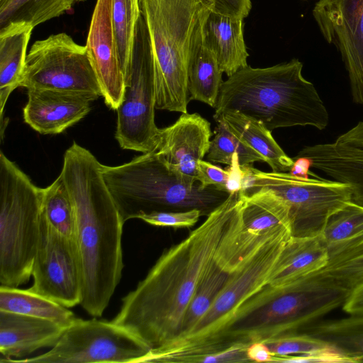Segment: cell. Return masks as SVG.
<instances>
[{
	"mask_svg": "<svg viewBox=\"0 0 363 363\" xmlns=\"http://www.w3.org/2000/svg\"><path fill=\"white\" fill-rule=\"evenodd\" d=\"M85 0H9L0 7V30L11 25L33 28L70 11Z\"/></svg>",
	"mask_w": 363,
	"mask_h": 363,
	"instance_id": "obj_29",
	"label": "cell"
},
{
	"mask_svg": "<svg viewBox=\"0 0 363 363\" xmlns=\"http://www.w3.org/2000/svg\"><path fill=\"white\" fill-rule=\"evenodd\" d=\"M294 162L289 170V173L292 175L308 178L309 175L318 177L317 175L310 172V167H312L311 160L306 157H295Z\"/></svg>",
	"mask_w": 363,
	"mask_h": 363,
	"instance_id": "obj_43",
	"label": "cell"
},
{
	"mask_svg": "<svg viewBox=\"0 0 363 363\" xmlns=\"http://www.w3.org/2000/svg\"><path fill=\"white\" fill-rule=\"evenodd\" d=\"M240 202V191L229 194L199 227L164 250L135 289L122 298L112 322L150 350L173 342L181 333L186 308L214 262Z\"/></svg>",
	"mask_w": 363,
	"mask_h": 363,
	"instance_id": "obj_1",
	"label": "cell"
},
{
	"mask_svg": "<svg viewBox=\"0 0 363 363\" xmlns=\"http://www.w3.org/2000/svg\"><path fill=\"white\" fill-rule=\"evenodd\" d=\"M223 73L215 55L205 41L203 28L194 43L188 67L189 99L205 103L215 108L223 82Z\"/></svg>",
	"mask_w": 363,
	"mask_h": 363,
	"instance_id": "obj_26",
	"label": "cell"
},
{
	"mask_svg": "<svg viewBox=\"0 0 363 363\" xmlns=\"http://www.w3.org/2000/svg\"><path fill=\"white\" fill-rule=\"evenodd\" d=\"M211 11L239 18H245L252 9L251 0H202Z\"/></svg>",
	"mask_w": 363,
	"mask_h": 363,
	"instance_id": "obj_39",
	"label": "cell"
},
{
	"mask_svg": "<svg viewBox=\"0 0 363 363\" xmlns=\"http://www.w3.org/2000/svg\"><path fill=\"white\" fill-rule=\"evenodd\" d=\"M291 230L285 228L267 242L241 268L230 274L210 309L185 337L152 350L149 362H195L220 349V341L247 301L269 283Z\"/></svg>",
	"mask_w": 363,
	"mask_h": 363,
	"instance_id": "obj_6",
	"label": "cell"
},
{
	"mask_svg": "<svg viewBox=\"0 0 363 363\" xmlns=\"http://www.w3.org/2000/svg\"><path fill=\"white\" fill-rule=\"evenodd\" d=\"M314 274L331 279L350 291L363 282V235L329 252L327 265Z\"/></svg>",
	"mask_w": 363,
	"mask_h": 363,
	"instance_id": "obj_31",
	"label": "cell"
},
{
	"mask_svg": "<svg viewBox=\"0 0 363 363\" xmlns=\"http://www.w3.org/2000/svg\"><path fill=\"white\" fill-rule=\"evenodd\" d=\"M250 344L244 342H235L230 345L213 353L206 354L199 359L201 363H237L250 362L246 353Z\"/></svg>",
	"mask_w": 363,
	"mask_h": 363,
	"instance_id": "obj_38",
	"label": "cell"
},
{
	"mask_svg": "<svg viewBox=\"0 0 363 363\" xmlns=\"http://www.w3.org/2000/svg\"><path fill=\"white\" fill-rule=\"evenodd\" d=\"M296 157L309 158L313 168L349 184L352 201L363 206V148L335 141L306 146Z\"/></svg>",
	"mask_w": 363,
	"mask_h": 363,
	"instance_id": "obj_20",
	"label": "cell"
},
{
	"mask_svg": "<svg viewBox=\"0 0 363 363\" xmlns=\"http://www.w3.org/2000/svg\"><path fill=\"white\" fill-rule=\"evenodd\" d=\"M102 166L74 142L65 151L60 174L76 217V242L82 277L80 305L101 317L119 284L123 269V222L106 184Z\"/></svg>",
	"mask_w": 363,
	"mask_h": 363,
	"instance_id": "obj_2",
	"label": "cell"
},
{
	"mask_svg": "<svg viewBox=\"0 0 363 363\" xmlns=\"http://www.w3.org/2000/svg\"><path fill=\"white\" fill-rule=\"evenodd\" d=\"M262 342L274 357L273 362H350L330 343L306 333L284 334Z\"/></svg>",
	"mask_w": 363,
	"mask_h": 363,
	"instance_id": "obj_25",
	"label": "cell"
},
{
	"mask_svg": "<svg viewBox=\"0 0 363 363\" xmlns=\"http://www.w3.org/2000/svg\"><path fill=\"white\" fill-rule=\"evenodd\" d=\"M9 0H0V7L6 4Z\"/></svg>",
	"mask_w": 363,
	"mask_h": 363,
	"instance_id": "obj_44",
	"label": "cell"
},
{
	"mask_svg": "<svg viewBox=\"0 0 363 363\" xmlns=\"http://www.w3.org/2000/svg\"><path fill=\"white\" fill-rule=\"evenodd\" d=\"M303 329L330 343L350 362H363V315L315 322Z\"/></svg>",
	"mask_w": 363,
	"mask_h": 363,
	"instance_id": "obj_28",
	"label": "cell"
},
{
	"mask_svg": "<svg viewBox=\"0 0 363 363\" xmlns=\"http://www.w3.org/2000/svg\"><path fill=\"white\" fill-rule=\"evenodd\" d=\"M203 35L220 69L228 77L248 65L242 18L210 11L204 23Z\"/></svg>",
	"mask_w": 363,
	"mask_h": 363,
	"instance_id": "obj_21",
	"label": "cell"
},
{
	"mask_svg": "<svg viewBox=\"0 0 363 363\" xmlns=\"http://www.w3.org/2000/svg\"><path fill=\"white\" fill-rule=\"evenodd\" d=\"M102 174L123 222L155 211L198 208L207 216L228 196L215 186H189L152 151L118 166H102Z\"/></svg>",
	"mask_w": 363,
	"mask_h": 363,
	"instance_id": "obj_5",
	"label": "cell"
},
{
	"mask_svg": "<svg viewBox=\"0 0 363 363\" xmlns=\"http://www.w3.org/2000/svg\"><path fill=\"white\" fill-rule=\"evenodd\" d=\"M260 295L267 302L245 314L225 332L249 344L296 330L342 306L351 291L331 279L311 275L280 291Z\"/></svg>",
	"mask_w": 363,
	"mask_h": 363,
	"instance_id": "obj_8",
	"label": "cell"
},
{
	"mask_svg": "<svg viewBox=\"0 0 363 363\" xmlns=\"http://www.w3.org/2000/svg\"><path fill=\"white\" fill-rule=\"evenodd\" d=\"M335 141L338 143L363 148V121L340 135Z\"/></svg>",
	"mask_w": 363,
	"mask_h": 363,
	"instance_id": "obj_42",
	"label": "cell"
},
{
	"mask_svg": "<svg viewBox=\"0 0 363 363\" xmlns=\"http://www.w3.org/2000/svg\"><path fill=\"white\" fill-rule=\"evenodd\" d=\"M112 0H97L86 46L97 76L105 104L117 111L123 97L125 76L113 28Z\"/></svg>",
	"mask_w": 363,
	"mask_h": 363,
	"instance_id": "obj_16",
	"label": "cell"
},
{
	"mask_svg": "<svg viewBox=\"0 0 363 363\" xmlns=\"http://www.w3.org/2000/svg\"><path fill=\"white\" fill-rule=\"evenodd\" d=\"M242 191L269 189L289 207L291 235H321L332 215L352 201L351 186L336 180L304 178L288 172H262L251 165H240Z\"/></svg>",
	"mask_w": 363,
	"mask_h": 363,
	"instance_id": "obj_9",
	"label": "cell"
},
{
	"mask_svg": "<svg viewBox=\"0 0 363 363\" xmlns=\"http://www.w3.org/2000/svg\"><path fill=\"white\" fill-rule=\"evenodd\" d=\"M31 291L72 308L82 301V277L77 242L60 233L42 212Z\"/></svg>",
	"mask_w": 363,
	"mask_h": 363,
	"instance_id": "obj_13",
	"label": "cell"
},
{
	"mask_svg": "<svg viewBox=\"0 0 363 363\" xmlns=\"http://www.w3.org/2000/svg\"><path fill=\"white\" fill-rule=\"evenodd\" d=\"M216 126L210 143L207 160L214 163L230 165L233 155L238 154L240 165L264 162V158L246 143L235 135L220 118H214Z\"/></svg>",
	"mask_w": 363,
	"mask_h": 363,
	"instance_id": "obj_35",
	"label": "cell"
},
{
	"mask_svg": "<svg viewBox=\"0 0 363 363\" xmlns=\"http://www.w3.org/2000/svg\"><path fill=\"white\" fill-rule=\"evenodd\" d=\"M240 192L242 232L251 240L262 239L279 226L291 227L289 207L274 192L264 188Z\"/></svg>",
	"mask_w": 363,
	"mask_h": 363,
	"instance_id": "obj_22",
	"label": "cell"
},
{
	"mask_svg": "<svg viewBox=\"0 0 363 363\" xmlns=\"http://www.w3.org/2000/svg\"><path fill=\"white\" fill-rule=\"evenodd\" d=\"M321 235L328 252L362 237L363 206L350 202L330 216Z\"/></svg>",
	"mask_w": 363,
	"mask_h": 363,
	"instance_id": "obj_33",
	"label": "cell"
},
{
	"mask_svg": "<svg viewBox=\"0 0 363 363\" xmlns=\"http://www.w3.org/2000/svg\"><path fill=\"white\" fill-rule=\"evenodd\" d=\"M23 120L41 134H59L90 111L88 98L57 91L29 89Z\"/></svg>",
	"mask_w": 363,
	"mask_h": 363,
	"instance_id": "obj_17",
	"label": "cell"
},
{
	"mask_svg": "<svg viewBox=\"0 0 363 363\" xmlns=\"http://www.w3.org/2000/svg\"><path fill=\"white\" fill-rule=\"evenodd\" d=\"M229 174L228 168L223 169L203 160L198 162L196 180L202 189L215 186L220 191H226Z\"/></svg>",
	"mask_w": 363,
	"mask_h": 363,
	"instance_id": "obj_37",
	"label": "cell"
},
{
	"mask_svg": "<svg viewBox=\"0 0 363 363\" xmlns=\"http://www.w3.org/2000/svg\"><path fill=\"white\" fill-rule=\"evenodd\" d=\"M34 28L9 26L0 30V117L11 92L19 87L26 60L28 42Z\"/></svg>",
	"mask_w": 363,
	"mask_h": 363,
	"instance_id": "obj_23",
	"label": "cell"
},
{
	"mask_svg": "<svg viewBox=\"0 0 363 363\" xmlns=\"http://www.w3.org/2000/svg\"><path fill=\"white\" fill-rule=\"evenodd\" d=\"M230 275L216 263L215 259L199 282L185 312L181 333L173 342L185 337L193 331L210 309Z\"/></svg>",
	"mask_w": 363,
	"mask_h": 363,
	"instance_id": "obj_30",
	"label": "cell"
},
{
	"mask_svg": "<svg viewBox=\"0 0 363 363\" xmlns=\"http://www.w3.org/2000/svg\"><path fill=\"white\" fill-rule=\"evenodd\" d=\"M140 13V0H112V24L124 76L129 65L135 27Z\"/></svg>",
	"mask_w": 363,
	"mask_h": 363,
	"instance_id": "obj_34",
	"label": "cell"
},
{
	"mask_svg": "<svg viewBox=\"0 0 363 363\" xmlns=\"http://www.w3.org/2000/svg\"><path fill=\"white\" fill-rule=\"evenodd\" d=\"M68 308L30 289L0 286V311L47 319L66 328L76 318Z\"/></svg>",
	"mask_w": 363,
	"mask_h": 363,
	"instance_id": "obj_27",
	"label": "cell"
},
{
	"mask_svg": "<svg viewBox=\"0 0 363 363\" xmlns=\"http://www.w3.org/2000/svg\"><path fill=\"white\" fill-rule=\"evenodd\" d=\"M64 330L47 319L0 311V362L52 347Z\"/></svg>",
	"mask_w": 363,
	"mask_h": 363,
	"instance_id": "obj_18",
	"label": "cell"
},
{
	"mask_svg": "<svg viewBox=\"0 0 363 363\" xmlns=\"http://www.w3.org/2000/svg\"><path fill=\"white\" fill-rule=\"evenodd\" d=\"M211 123L197 113H183L171 125L159 128L154 152L178 179L189 186L196 180L198 162L208 152Z\"/></svg>",
	"mask_w": 363,
	"mask_h": 363,
	"instance_id": "obj_15",
	"label": "cell"
},
{
	"mask_svg": "<svg viewBox=\"0 0 363 363\" xmlns=\"http://www.w3.org/2000/svg\"><path fill=\"white\" fill-rule=\"evenodd\" d=\"M19 86L80 95L91 101L102 96L86 46L65 33L33 44Z\"/></svg>",
	"mask_w": 363,
	"mask_h": 363,
	"instance_id": "obj_11",
	"label": "cell"
},
{
	"mask_svg": "<svg viewBox=\"0 0 363 363\" xmlns=\"http://www.w3.org/2000/svg\"><path fill=\"white\" fill-rule=\"evenodd\" d=\"M247 356L250 362H272L274 356L264 342L257 341L250 343L247 347Z\"/></svg>",
	"mask_w": 363,
	"mask_h": 363,
	"instance_id": "obj_41",
	"label": "cell"
},
{
	"mask_svg": "<svg viewBox=\"0 0 363 363\" xmlns=\"http://www.w3.org/2000/svg\"><path fill=\"white\" fill-rule=\"evenodd\" d=\"M329 252L322 235L291 236L286 242L268 284L266 293L286 289L323 269Z\"/></svg>",
	"mask_w": 363,
	"mask_h": 363,
	"instance_id": "obj_19",
	"label": "cell"
},
{
	"mask_svg": "<svg viewBox=\"0 0 363 363\" xmlns=\"http://www.w3.org/2000/svg\"><path fill=\"white\" fill-rule=\"evenodd\" d=\"M150 349L135 335L111 321L75 318L50 350L26 359L2 362L140 363Z\"/></svg>",
	"mask_w": 363,
	"mask_h": 363,
	"instance_id": "obj_12",
	"label": "cell"
},
{
	"mask_svg": "<svg viewBox=\"0 0 363 363\" xmlns=\"http://www.w3.org/2000/svg\"><path fill=\"white\" fill-rule=\"evenodd\" d=\"M342 307L350 315H363V282L351 291Z\"/></svg>",
	"mask_w": 363,
	"mask_h": 363,
	"instance_id": "obj_40",
	"label": "cell"
},
{
	"mask_svg": "<svg viewBox=\"0 0 363 363\" xmlns=\"http://www.w3.org/2000/svg\"><path fill=\"white\" fill-rule=\"evenodd\" d=\"M43 213L54 229L76 241L75 212L60 174L50 185L43 189Z\"/></svg>",
	"mask_w": 363,
	"mask_h": 363,
	"instance_id": "obj_32",
	"label": "cell"
},
{
	"mask_svg": "<svg viewBox=\"0 0 363 363\" xmlns=\"http://www.w3.org/2000/svg\"><path fill=\"white\" fill-rule=\"evenodd\" d=\"M298 59L264 68H242L220 86L215 113H241L270 131L301 125L318 130L329 114L313 83L302 74Z\"/></svg>",
	"mask_w": 363,
	"mask_h": 363,
	"instance_id": "obj_3",
	"label": "cell"
},
{
	"mask_svg": "<svg viewBox=\"0 0 363 363\" xmlns=\"http://www.w3.org/2000/svg\"><path fill=\"white\" fill-rule=\"evenodd\" d=\"M43 188L1 151L0 284L18 287L32 276L43 212Z\"/></svg>",
	"mask_w": 363,
	"mask_h": 363,
	"instance_id": "obj_7",
	"label": "cell"
},
{
	"mask_svg": "<svg viewBox=\"0 0 363 363\" xmlns=\"http://www.w3.org/2000/svg\"><path fill=\"white\" fill-rule=\"evenodd\" d=\"M241 140L259 152L274 172H288L294 160L289 157L262 123L241 113L228 111L214 113Z\"/></svg>",
	"mask_w": 363,
	"mask_h": 363,
	"instance_id": "obj_24",
	"label": "cell"
},
{
	"mask_svg": "<svg viewBox=\"0 0 363 363\" xmlns=\"http://www.w3.org/2000/svg\"><path fill=\"white\" fill-rule=\"evenodd\" d=\"M203 211L198 208L184 211H155L142 215L139 219L159 227L191 228L199 220Z\"/></svg>",
	"mask_w": 363,
	"mask_h": 363,
	"instance_id": "obj_36",
	"label": "cell"
},
{
	"mask_svg": "<svg viewBox=\"0 0 363 363\" xmlns=\"http://www.w3.org/2000/svg\"><path fill=\"white\" fill-rule=\"evenodd\" d=\"M313 16L325 39L340 51L354 102L363 104V0H318Z\"/></svg>",
	"mask_w": 363,
	"mask_h": 363,
	"instance_id": "obj_14",
	"label": "cell"
},
{
	"mask_svg": "<svg viewBox=\"0 0 363 363\" xmlns=\"http://www.w3.org/2000/svg\"><path fill=\"white\" fill-rule=\"evenodd\" d=\"M155 109V58L140 13L125 74L123 101L117 109L115 137L121 148L142 153L155 150L159 131Z\"/></svg>",
	"mask_w": 363,
	"mask_h": 363,
	"instance_id": "obj_10",
	"label": "cell"
},
{
	"mask_svg": "<svg viewBox=\"0 0 363 363\" xmlns=\"http://www.w3.org/2000/svg\"><path fill=\"white\" fill-rule=\"evenodd\" d=\"M155 58V108L187 113L188 67L211 9L202 0H140Z\"/></svg>",
	"mask_w": 363,
	"mask_h": 363,
	"instance_id": "obj_4",
	"label": "cell"
}]
</instances>
